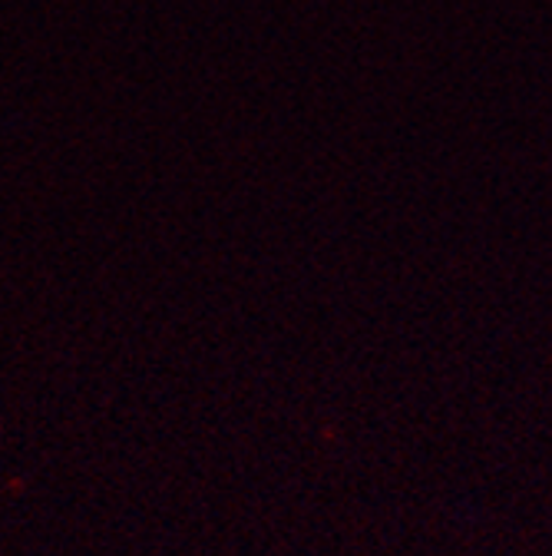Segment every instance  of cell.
Returning a JSON list of instances; mask_svg holds the SVG:
<instances>
[]
</instances>
